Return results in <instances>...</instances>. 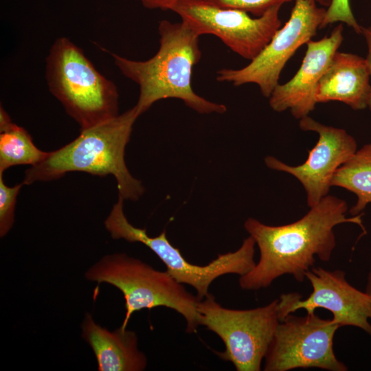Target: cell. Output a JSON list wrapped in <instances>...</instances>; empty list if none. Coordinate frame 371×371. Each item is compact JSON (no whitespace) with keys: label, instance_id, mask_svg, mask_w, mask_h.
I'll return each instance as SVG.
<instances>
[{"label":"cell","instance_id":"21","mask_svg":"<svg viewBox=\"0 0 371 371\" xmlns=\"http://www.w3.org/2000/svg\"><path fill=\"white\" fill-rule=\"evenodd\" d=\"M136 1L142 3V5L150 10H168L171 8L181 0H131Z\"/></svg>","mask_w":371,"mask_h":371},{"label":"cell","instance_id":"2","mask_svg":"<svg viewBox=\"0 0 371 371\" xmlns=\"http://www.w3.org/2000/svg\"><path fill=\"white\" fill-rule=\"evenodd\" d=\"M159 47L146 60H134L112 53L114 64L139 90L135 106L139 114L156 102L181 100L201 114L224 113L227 107L196 94L192 87L193 67L201 58L199 36L183 21L161 20L158 25Z\"/></svg>","mask_w":371,"mask_h":371},{"label":"cell","instance_id":"9","mask_svg":"<svg viewBox=\"0 0 371 371\" xmlns=\"http://www.w3.org/2000/svg\"><path fill=\"white\" fill-rule=\"evenodd\" d=\"M326 9L311 0H295L289 19L259 54L244 67L218 70L216 80L234 86L256 84L269 98L288 60L320 29Z\"/></svg>","mask_w":371,"mask_h":371},{"label":"cell","instance_id":"14","mask_svg":"<svg viewBox=\"0 0 371 371\" xmlns=\"http://www.w3.org/2000/svg\"><path fill=\"white\" fill-rule=\"evenodd\" d=\"M370 78L366 58L337 51L318 83L316 102L338 101L354 110L369 108Z\"/></svg>","mask_w":371,"mask_h":371},{"label":"cell","instance_id":"5","mask_svg":"<svg viewBox=\"0 0 371 371\" xmlns=\"http://www.w3.org/2000/svg\"><path fill=\"white\" fill-rule=\"evenodd\" d=\"M87 280L106 282L117 288L125 300L126 315L120 328L125 330L135 311L158 306L171 308L186 322V332L200 325L197 304L200 300L168 272L155 269L124 253L103 257L85 273Z\"/></svg>","mask_w":371,"mask_h":371},{"label":"cell","instance_id":"4","mask_svg":"<svg viewBox=\"0 0 371 371\" xmlns=\"http://www.w3.org/2000/svg\"><path fill=\"white\" fill-rule=\"evenodd\" d=\"M45 78L49 92L80 130L119 115L115 84L100 73L82 49L68 38L59 37L50 47Z\"/></svg>","mask_w":371,"mask_h":371},{"label":"cell","instance_id":"3","mask_svg":"<svg viewBox=\"0 0 371 371\" xmlns=\"http://www.w3.org/2000/svg\"><path fill=\"white\" fill-rule=\"evenodd\" d=\"M140 115L135 105L124 113L97 126L80 130V135L67 145L52 152L25 172L23 184L48 181L69 172L92 175L114 176L119 196L137 201L144 192L142 181L132 176L124 155L133 126Z\"/></svg>","mask_w":371,"mask_h":371},{"label":"cell","instance_id":"19","mask_svg":"<svg viewBox=\"0 0 371 371\" xmlns=\"http://www.w3.org/2000/svg\"><path fill=\"white\" fill-rule=\"evenodd\" d=\"M337 22L346 23L357 34L361 32V26L352 13L349 0H331L330 5L326 9L320 29Z\"/></svg>","mask_w":371,"mask_h":371},{"label":"cell","instance_id":"23","mask_svg":"<svg viewBox=\"0 0 371 371\" xmlns=\"http://www.w3.org/2000/svg\"><path fill=\"white\" fill-rule=\"evenodd\" d=\"M365 292L371 297V249L370 255V269L367 276V282Z\"/></svg>","mask_w":371,"mask_h":371},{"label":"cell","instance_id":"24","mask_svg":"<svg viewBox=\"0 0 371 371\" xmlns=\"http://www.w3.org/2000/svg\"><path fill=\"white\" fill-rule=\"evenodd\" d=\"M311 1H313L315 2L317 5H319L320 6L323 8H326L330 5L331 3V0H311Z\"/></svg>","mask_w":371,"mask_h":371},{"label":"cell","instance_id":"20","mask_svg":"<svg viewBox=\"0 0 371 371\" xmlns=\"http://www.w3.org/2000/svg\"><path fill=\"white\" fill-rule=\"evenodd\" d=\"M216 5L237 9L260 16L270 9L292 0H208Z\"/></svg>","mask_w":371,"mask_h":371},{"label":"cell","instance_id":"1","mask_svg":"<svg viewBox=\"0 0 371 371\" xmlns=\"http://www.w3.org/2000/svg\"><path fill=\"white\" fill-rule=\"evenodd\" d=\"M348 211L346 201L328 194L302 218L289 224L269 225L247 218L244 227L258 245L260 258L249 272L240 276V288L249 291L267 288L284 275L303 282L316 258L324 262L330 260L336 247L335 227L354 223L366 233L361 218L363 213L348 217Z\"/></svg>","mask_w":371,"mask_h":371},{"label":"cell","instance_id":"6","mask_svg":"<svg viewBox=\"0 0 371 371\" xmlns=\"http://www.w3.org/2000/svg\"><path fill=\"white\" fill-rule=\"evenodd\" d=\"M104 225L114 239L123 238L128 242L144 244L153 251L166 267V271L181 284L192 286L201 300L208 293L210 284L217 278L229 273L243 276L256 265V242L251 236L245 238L235 251L219 254L206 265L192 264L182 256L167 238L164 230L157 236H150L146 229L133 226L127 220L123 210L124 199L118 196Z\"/></svg>","mask_w":371,"mask_h":371},{"label":"cell","instance_id":"15","mask_svg":"<svg viewBox=\"0 0 371 371\" xmlns=\"http://www.w3.org/2000/svg\"><path fill=\"white\" fill-rule=\"evenodd\" d=\"M83 339L91 346L99 371H142L147 364L137 348L135 332L120 327L113 332L95 324L87 313L82 324Z\"/></svg>","mask_w":371,"mask_h":371},{"label":"cell","instance_id":"16","mask_svg":"<svg viewBox=\"0 0 371 371\" xmlns=\"http://www.w3.org/2000/svg\"><path fill=\"white\" fill-rule=\"evenodd\" d=\"M332 186L344 188L357 196L349 210L352 216L361 213L371 203V143L357 149L336 171Z\"/></svg>","mask_w":371,"mask_h":371},{"label":"cell","instance_id":"10","mask_svg":"<svg viewBox=\"0 0 371 371\" xmlns=\"http://www.w3.org/2000/svg\"><path fill=\"white\" fill-rule=\"evenodd\" d=\"M339 328L332 319H323L315 313L303 317L286 315L276 329L264 358L263 370L314 368L347 371V366L337 358L333 348Z\"/></svg>","mask_w":371,"mask_h":371},{"label":"cell","instance_id":"11","mask_svg":"<svg viewBox=\"0 0 371 371\" xmlns=\"http://www.w3.org/2000/svg\"><path fill=\"white\" fill-rule=\"evenodd\" d=\"M305 276L311 284V293L305 300L297 293L282 294L278 299L280 322L299 309L313 313L322 308L333 314V322L339 327H357L371 337V297L351 285L345 271L312 267Z\"/></svg>","mask_w":371,"mask_h":371},{"label":"cell","instance_id":"13","mask_svg":"<svg viewBox=\"0 0 371 371\" xmlns=\"http://www.w3.org/2000/svg\"><path fill=\"white\" fill-rule=\"evenodd\" d=\"M343 30L339 24L329 36L306 44L304 57L295 76L286 83L278 84L269 98L273 111L289 110L295 118L300 120L314 110L318 83L343 41Z\"/></svg>","mask_w":371,"mask_h":371},{"label":"cell","instance_id":"8","mask_svg":"<svg viewBox=\"0 0 371 371\" xmlns=\"http://www.w3.org/2000/svg\"><path fill=\"white\" fill-rule=\"evenodd\" d=\"M280 6L262 16L223 8L208 0H181L172 8L199 36L212 34L242 58L251 60L269 43L282 25Z\"/></svg>","mask_w":371,"mask_h":371},{"label":"cell","instance_id":"12","mask_svg":"<svg viewBox=\"0 0 371 371\" xmlns=\"http://www.w3.org/2000/svg\"><path fill=\"white\" fill-rule=\"evenodd\" d=\"M299 126L302 131L318 135V140L309 150L306 160L293 166L267 156L265 162L270 169L296 178L305 190L307 205L311 207L328 194L336 171L357 150V144L344 129L323 124L308 115L300 120Z\"/></svg>","mask_w":371,"mask_h":371},{"label":"cell","instance_id":"7","mask_svg":"<svg viewBox=\"0 0 371 371\" xmlns=\"http://www.w3.org/2000/svg\"><path fill=\"white\" fill-rule=\"evenodd\" d=\"M199 324L216 333L225 349L216 352L237 371H260L279 324L278 299L247 310L227 308L210 293L197 304Z\"/></svg>","mask_w":371,"mask_h":371},{"label":"cell","instance_id":"18","mask_svg":"<svg viewBox=\"0 0 371 371\" xmlns=\"http://www.w3.org/2000/svg\"><path fill=\"white\" fill-rule=\"evenodd\" d=\"M23 185V183L10 187L0 174V236H4L12 227L14 221V209L16 197Z\"/></svg>","mask_w":371,"mask_h":371},{"label":"cell","instance_id":"22","mask_svg":"<svg viewBox=\"0 0 371 371\" xmlns=\"http://www.w3.org/2000/svg\"><path fill=\"white\" fill-rule=\"evenodd\" d=\"M361 34L365 38V40L367 44L368 53L366 57V63H367V65L370 71V77H371V26L361 27ZM369 109H371V99H370V104Z\"/></svg>","mask_w":371,"mask_h":371},{"label":"cell","instance_id":"17","mask_svg":"<svg viewBox=\"0 0 371 371\" xmlns=\"http://www.w3.org/2000/svg\"><path fill=\"white\" fill-rule=\"evenodd\" d=\"M48 152L38 148L23 128L10 122L0 125V174L17 165L34 166L42 161Z\"/></svg>","mask_w":371,"mask_h":371}]
</instances>
